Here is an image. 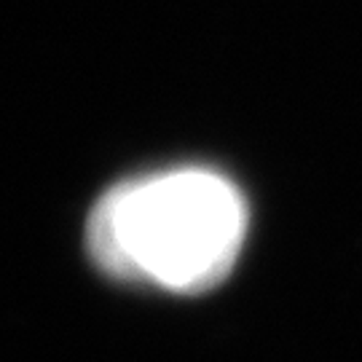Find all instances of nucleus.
Segmentation results:
<instances>
[{"label": "nucleus", "mask_w": 362, "mask_h": 362, "mask_svg": "<svg viewBox=\"0 0 362 362\" xmlns=\"http://www.w3.org/2000/svg\"><path fill=\"white\" fill-rule=\"evenodd\" d=\"M245 233L239 185L215 169L180 167L132 177L100 196L86 245L110 276L194 296L231 274Z\"/></svg>", "instance_id": "1"}]
</instances>
